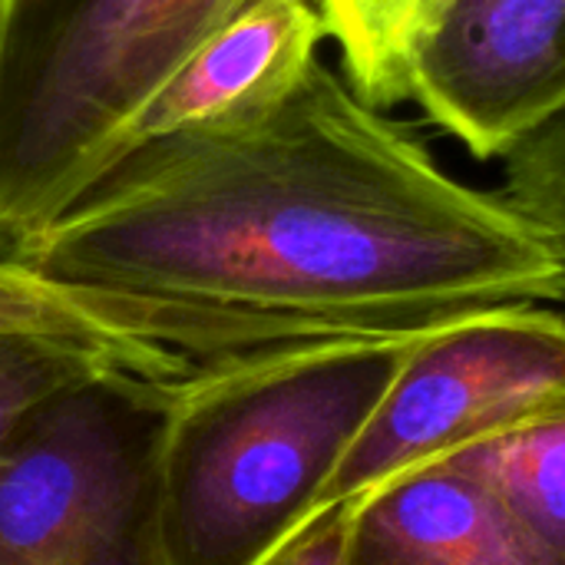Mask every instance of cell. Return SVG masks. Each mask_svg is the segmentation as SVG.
I'll return each mask as SVG.
<instances>
[{
	"label": "cell",
	"instance_id": "6da1fadb",
	"mask_svg": "<svg viewBox=\"0 0 565 565\" xmlns=\"http://www.w3.org/2000/svg\"><path fill=\"white\" fill-rule=\"evenodd\" d=\"M10 258L192 311L202 364L565 298V262L500 192L321 60L255 119L136 146Z\"/></svg>",
	"mask_w": 565,
	"mask_h": 565
},
{
	"label": "cell",
	"instance_id": "7a4b0ae2",
	"mask_svg": "<svg viewBox=\"0 0 565 565\" xmlns=\"http://www.w3.org/2000/svg\"><path fill=\"white\" fill-rule=\"evenodd\" d=\"M407 348L321 341L202 364L182 377L156 457L166 565L265 563L318 513Z\"/></svg>",
	"mask_w": 565,
	"mask_h": 565
},
{
	"label": "cell",
	"instance_id": "3957f363",
	"mask_svg": "<svg viewBox=\"0 0 565 565\" xmlns=\"http://www.w3.org/2000/svg\"><path fill=\"white\" fill-rule=\"evenodd\" d=\"M242 0H0V255L63 215Z\"/></svg>",
	"mask_w": 565,
	"mask_h": 565
},
{
	"label": "cell",
	"instance_id": "277c9868",
	"mask_svg": "<svg viewBox=\"0 0 565 565\" xmlns=\"http://www.w3.org/2000/svg\"><path fill=\"white\" fill-rule=\"evenodd\" d=\"M179 381L103 367L0 450V565H166L156 457Z\"/></svg>",
	"mask_w": 565,
	"mask_h": 565
},
{
	"label": "cell",
	"instance_id": "5b68a950",
	"mask_svg": "<svg viewBox=\"0 0 565 565\" xmlns=\"http://www.w3.org/2000/svg\"><path fill=\"white\" fill-rule=\"evenodd\" d=\"M556 414H565V315L507 305L460 318L411 341L318 510Z\"/></svg>",
	"mask_w": 565,
	"mask_h": 565
},
{
	"label": "cell",
	"instance_id": "8992f818",
	"mask_svg": "<svg viewBox=\"0 0 565 565\" xmlns=\"http://www.w3.org/2000/svg\"><path fill=\"white\" fill-rule=\"evenodd\" d=\"M411 99L473 159H503L565 109V0H450Z\"/></svg>",
	"mask_w": 565,
	"mask_h": 565
},
{
	"label": "cell",
	"instance_id": "52a82bcc",
	"mask_svg": "<svg viewBox=\"0 0 565 565\" xmlns=\"http://www.w3.org/2000/svg\"><path fill=\"white\" fill-rule=\"evenodd\" d=\"M328 40L318 0H242L149 96L122 139L136 146L255 119L285 103Z\"/></svg>",
	"mask_w": 565,
	"mask_h": 565
},
{
	"label": "cell",
	"instance_id": "ba28073f",
	"mask_svg": "<svg viewBox=\"0 0 565 565\" xmlns=\"http://www.w3.org/2000/svg\"><path fill=\"white\" fill-rule=\"evenodd\" d=\"M351 565H563L473 477L430 463L358 500Z\"/></svg>",
	"mask_w": 565,
	"mask_h": 565
},
{
	"label": "cell",
	"instance_id": "9c48e42d",
	"mask_svg": "<svg viewBox=\"0 0 565 565\" xmlns=\"http://www.w3.org/2000/svg\"><path fill=\"white\" fill-rule=\"evenodd\" d=\"M0 334L93 344L156 381H182L195 371L146 341L142 311L132 298L46 278L10 255H0Z\"/></svg>",
	"mask_w": 565,
	"mask_h": 565
},
{
	"label": "cell",
	"instance_id": "30bf717a",
	"mask_svg": "<svg viewBox=\"0 0 565 565\" xmlns=\"http://www.w3.org/2000/svg\"><path fill=\"white\" fill-rule=\"evenodd\" d=\"M444 463L483 483L565 565V414L467 447Z\"/></svg>",
	"mask_w": 565,
	"mask_h": 565
},
{
	"label": "cell",
	"instance_id": "8fae6325",
	"mask_svg": "<svg viewBox=\"0 0 565 565\" xmlns=\"http://www.w3.org/2000/svg\"><path fill=\"white\" fill-rule=\"evenodd\" d=\"M103 367L136 371L132 364L93 344L33 334H0V450L33 414L36 404Z\"/></svg>",
	"mask_w": 565,
	"mask_h": 565
},
{
	"label": "cell",
	"instance_id": "7c38bea8",
	"mask_svg": "<svg viewBox=\"0 0 565 565\" xmlns=\"http://www.w3.org/2000/svg\"><path fill=\"white\" fill-rule=\"evenodd\" d=\"M500 195L565 262V109L503 156Z\"/></svg>",
	"mask_w": 565,
	"mask_h": 565
},
{
	"label": "cell",
	"instance_id": "4fadbf2b",
	"mask_svg": "<svg viewBox=\"0 0 565 565\" xmlns=\"http://www.w3.org/2000/svg\"><path fill=\"white\" fill-rule=\"evenodd\" d=\"M354 503H334L311 513L262 565H351Z\"/></svg>",
	"mask_w": 565,
	"mask_h": 565
}]
</instances>
